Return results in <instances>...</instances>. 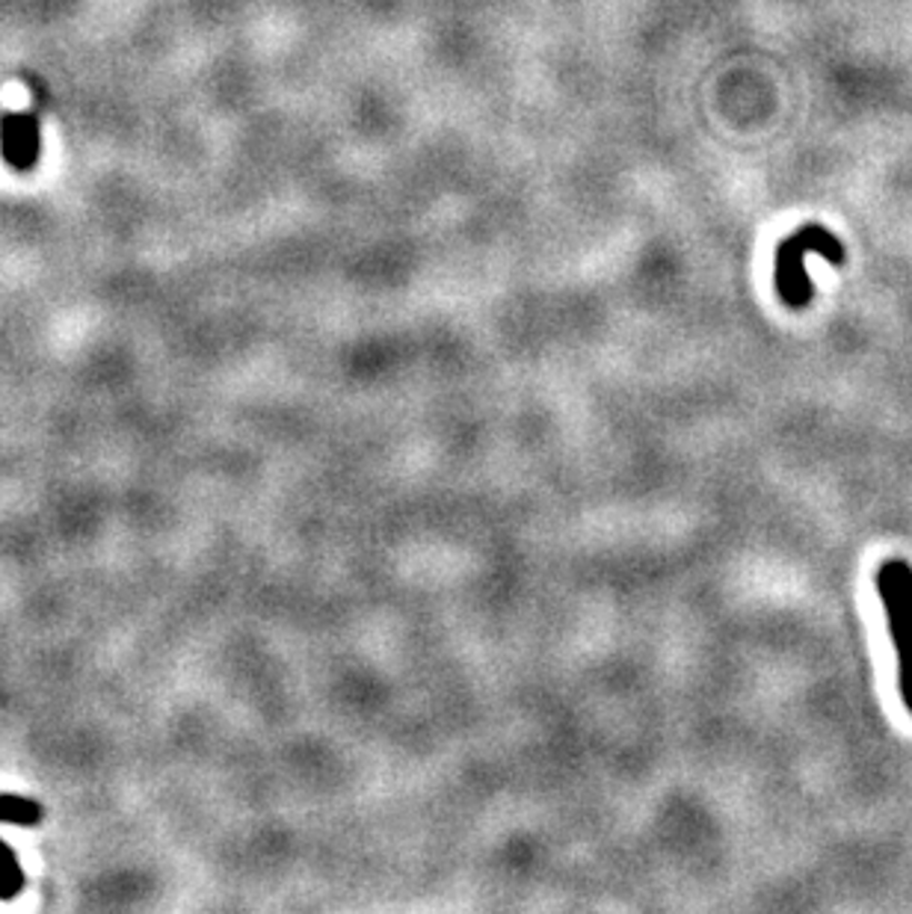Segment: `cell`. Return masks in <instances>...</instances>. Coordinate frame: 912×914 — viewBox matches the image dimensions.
<instances>
[{"mask_svg": "<svg viewBox=\"0 0 912 914\" xmlns=\"http://www.w3.org/2000/svg\"><path fill=\"white\" fill-rule=\"evenodd\" d=\"M806 255H821L830 264L842 267L848 261L844 255V243L835 238L833 231L809 222L803 229H798L791 238H785L776 249V270H773V284L780 300L789 308H806L815 297V284L806 273Z\"/></svg>", "mask_w": 912, "mask_h": 914, "instance_id": "1", "label": "cell"}, {"mask_svg": "<svg viewBox=\"0 0 912 914\" xmlns=\"http://www.w3.org/2000/svg\"><path fill=\"white\" fill-rule=\"evenodd\" d=\"M878 595L886 610L889 631L898 651V690L912 713V565L886 560L878 569Z\"/></svg>", "mask_w": 912, "mask_h": 914, "instance_id": "2", "label": "cell"}, {"mask_svg": "<svg viewBox=\"0 0 912 914\" xmlns=\"http://www.w3.org/2000/svg\"><path fill=\"white\" fill-rule=\"evenodd\" d=\"M42 151V133H39V119L30 110L0 115V158L12 172H30L39 163Z\"/></svg>", "mask_w": 912, "mask_h": 914, "instance_id": "3", "label": "cell"}, {"mask_svg": "<svg viewBox=\"0 0 912 914\" xmlns=\"http://www.w3.org/2000/svg\"><path fill=\"white\" fill-rule=\"evenodd\" d=\"M42 817V808L30 800H21V796H0V823H18V826H30V823H39Z\"/></svg>", "mask_w": 912, "mask_h": 914, "instance_id": "4", "label": "cell"}, {"mask_svg": "<svg viewBox=\"0 0 912 914\" xmlns=\"http://www.w3.org/2000/svg\"><path fill=\"white\" fill-rule=\"evenodd\" d=\"M21 885H24V876L18 871L16 855L0 844V897H16Z\"/></svg>", "mask_w": 912, "mask_h": 914, "instance_id": "5", "label": "cell"}]
</instances>
